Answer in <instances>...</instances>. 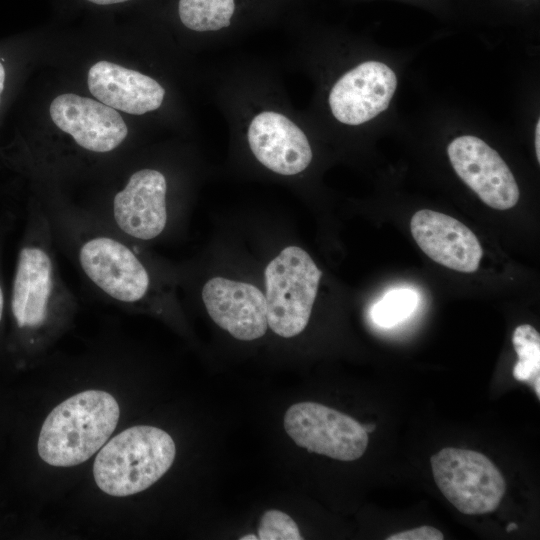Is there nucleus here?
<instances>
[{
	"instance_id": "obj_1",
	"label": "nucleus",
	"mask_w": 540,
	"mask_h": 540,
	"mask_svg": "<svg viewBox=\"0 0 540 540\" xmlns=\"http://www.w3.org/2000/svg\"><path fill=\"white\" fill-rule=\"evenodd\" d=\"M39 200L56 248L98 295L123 308L151 305L155 277L141 244L113 230L84 207L58 196Z\"/></svg>"
},
{
	"instance_id": "obj_2",
	"label": "nucleus",
	"mask_w": 540,
	"mask_h": 540,
	"mask_svg": "<svg viewBox=\"0 0 540 540\" xmlns=\"http://www.w3.org/2000/svg\"><path fill=\"white\" fill-rule=\"evenodd\" d=\"M56 245L41 201L32 199L18 245L7 306L18 341L26 348L45 345L77 308L56 257Z\"/></svg>"
},
{
	"instance_id": "obj_3",
	"label": "nucleus",
	"mask_w": 540,
	"mask_h": 540,
	"mask_svg": "<svg viewBox=\"0 0 540 540\" xmlns=\"http://www.w3.org/2000/svg\"><path fill=\"white\" fill-rule=\"evenodd\" d=\"M120 416L116 399L102 390H86L58 404L40 430L37 450L55 467H71L94 455L115 430Z\"/></svg>"
},
{
	"instance_id": "obj_4",
	"label": "nucleus",
	"mask_w": 540,
	"mask_h": 540,
	"mask_svg": "<svg viewBox=\"0 0 540 540\" xmlns=\"http://www.w3.org/2000/svg\"><path fill=\"white\" fill-rule=\"evenodd\" d=\"M176 446L164 430L137 425L105 443L93 464L97 486L111 496H129L146 490L171 467Z\"/></svg>"
},
{
	"instance_id": "obj_5",
	"label": "nucleus",
	"mask_w": 540,
	"mask_h": 540,
	"mask_svg": "<svg viewBox=\"0 0 540 540\" xmlns=\"http://www.w3.org/2000/svg\"><path fill=\"white\" fill-rule=\"evenodd\" d=\"M165 175L152 168L130 173L123 185L104 200L84 206L124 237L139 243L159 238L167 229L170 211Z\"/></svg>"
},
{
	"instance_id": "obj_6",
	"label": "nucleus",
	"mask_w": 540,
	"mask_h": 540,
	"mask_svg": "<svg viewBox=\"0 0 540 540\" xmlns=\"http://www.w3.org/2000/svg\"><path fill=\"white\" fill-rule=\"evenodd\" d=\"M268 327L291 338L307 326L322 276L310 255L298 246L284 248L264 272Z\"/></svg>"
},
{
	"instance_id": "obj_7",
	"label": "nucleus",
	"mask_w": 540,
	"mask_h": 540,
	"mask_svg": "<svg viewBox=\"0 0 540 540\" xmlns=\"http://www.w3.org/2000/svg\"><path fill=\"white\" fill-rule=\"evenodd\" d=\"M433 478L444 497L461 513L481 515L496 510L506 482L484 454L446 447L430 458Z\"/></svg>"
},
{
	"instance_id": "obj_8",
	"label": "nucleus",
	"mask_w": 540,
	"mask_h": 540,
	"mask_svg": "<svg viewBox=\"0 0 540 540\" xmlns=\"http://www.w3.org/2000/svg\"><path fill=\"white\" fill-rule=\"evenodd\" d=\"M284 428L299 447L339 461L359 459L368 446L363 424L316 402L290 406L284 416Z\"/></svg>"
},
{
	"instance_id": "obj_9",
	"label": "nucleus",
	"mask_w": 540,
	"mask_h": 540,
	"mask_svg": "<svg viewBox=\"0 0 540 540\" xmlns=\"http://www.w3.org/2000/svg\"><path fill=\"white\" fill-rule=\"evenodd\" d=\"M456 174L491 208L507 210L520 197L516 180L502 157L482 139L465 135L447 148Z\"/></svg>"
},
{
	"instance_id": "obj_10",
	"label": "nucleus",
	"mask_w": 540,
	"mask_h": 540,
	"mask_svg": "<svg viewBox=\"0 0 540 540\" xmlns=\"http://www.w3.org/2000/svg\"><path fill=\"white\" fill-rule=\"evenodd\" d=\"M50 116L79 148L91 154L115 151L128 135L122 116L114 108L74 93L57 96L50 105Z\"/></svg>"
},
{
	"instance_id": "obj_11",
	"label": "nucleus",
	"mask_w": 540,
	"mask_h": 540,
	"mask_svg": "<svg viewBox=\"0 0 540 540\" xmlns=\"http://www.w3.org/2000/svg\"><path fill=\"white\" fill-rule=\"evenodd\" d=\"M397 87L395 73L382 62L366 61L332 87L329 105L341 123L359 125L385 111Z\"/></svg>"
},
{
	"instance_id": "obj_12",
	"label": "nucleus",
	"mask_w": 540,
	"mask_h": 540,
	"mask_svg": "<svg viewBox=\"0 0 540 540\" xmlns=\"http://www.w3.org/2000/svg\"><path fill=\"white\" fill-rule=\"evenodd\" d=\"M201 295L211 319L234 338L251 341L266 333L265 295L256 286L214 277L205 283Z\"/></svg>"
},
{
	"instance_id": "obj_13",
	"label": "nucleus",
	"mask_w": 540,
	"mask_h": 540,
	"mask_svg": "<svg viewBox=\"0 0 540 540\" xmlns=\"http://www.w3.org/2000/svg\"><path fill=\"white\" fill-rule=\"evenodd\" d=\"M411 234L433 261L463 273L478 270L483 250L466 225L444 213L423 209L410 221Z\"/></svg>"
},
{
	"instance_id": "obj_14",
	"label": "nucleus",
	"mask_w": 540,
	"mask_h": 540,
	"mask_svg": "<svg viewBox=\"0 0 540 540\" xmlns=\"http://www.w3.org/2000/svg\"><path fill=\"white\" fill-rule=\"evenodd\" d=\"M247 137L257 160L275 173L298 174L312 160V150L304 132L280 113L264 111L256 115Z\"/></svg>"
},
{
	"instance_id": "obj_15",
	"label": "nucleus",
	"mask_w": 540,
	"mask_h": 540,
	"mask_svg": "<svg viewBox=\"0 0 540 540\" xmlns=\"http://www.w3.org/2000/svg\"><path fill=\"white\" fill-rule=\"evenodd\" d=\"M87 83L100 102L133 115L158 109L165 95L164 88L153 78L105 60L89 69Z\"/></svg>"
},
{
	"instance_id": "obj_16",
	"label": "nucleus",
	"mask_w": 540,
	"mask_h": 540,
	"mask_svg": "<svg viewBox=\"0 0 540 540\" xmlns=\"http://www.w3.org/2000/svg\"><path fill=\"white\" fill-rule=\"evenodd\" d=\"M234 0H179L181 22L199 32L217 31L230 25Z\"/></svg>"
},
{
	"instance_id": "obj_17",
	"label": "nucleus",
	"mask_w": 540,
	"mask_h": 540,
	"mask_svg": "<svg viewBox=\"0 0 540 540\" xmlns=\"http://www.w3.org/2000/svg\"><path fill=\"white\" fill-rule=\"evenodd\" d=\"M512 343L518 356L513 368V376L518 381L527 382L534 388L540 399V335L529 324L515 328Z\"/></svg>"
},
{
	"instance_id": "obj_18",
	"label": "nucleus",
	"mask_w": 540,
	"mask_h": 540,
	"mask_svg": "<svg viewBox=\"0 0 540 540\" xmlns=\"http://www.w3.org/2000/svg\"><path fill=\"white\" fill-rule=\"evenodd\" d=\"M417 301V294L410 289L391 290L373 306L372 319L381 327H392L414 311Z\"/></svg>"
},
{
	"instance_id": "obj_19",
	"label": "nucleus",
	"mask_w": 540,
	"mask_h": 540,
	"mask_svg": "<svg viewBox=\"0 0 540 540\" xmlns=\"http://www.w3.org/2000/svg\"><path fill=\"white\" fill-rule=\"evenodd\" d=\"M258 539L261 540H301L295 521L280 510L266 511L259 522Z\"/></svg>"
},
{
	"instance_id": "obj_20",
	"label": "nucleus",
	"mask_w": 540,
	"mask_h": 540,
	"mask_svg": "<svg viewBox=\"0 0 540 540\" xmlns=\"http://www.w3.org/2000/svg\"><path fill=\"white\" fill-rule=\"evenodd\" d=\"M11 215L8 212L0 211V325L3 322L5 310L7 307V292L5 289L3 275V248L6 234L10 228Z\"/></svg>"
},
{
	"instance_id": "obj_21",
	"label": "nucleus",
	"mask_w": 540,
	"mask_h": 540,
	"mask_svg": "<svg viewBox=\"0 0 540 540\" xmlns=\"http://www.w3.org/2000/svg\"><path fill=\"white\" fill-rule=\"evenodd\" d=\"M442 532L432 526H420L388 536L387 540H442Z\"/></svg>"
},
{
	"instance_id": "obj_22",
	"label": "nucleus",
	"mask_w": 540,
	"mask_h": 540,
	"mask_svg": "<svg viewBox=\"0 0 540 540\" xmlns=\"http://www.w3.org/2000/svg\"><path fill=\"white\" fill-rule=\"evenodd\" d=\"M7 70L4 64V59L0 58V107L2 103V96L6 88Z\"/></svg>"
},
{
	"instance_id": "obj_23",
	"label": "nucleus",
	"mask_w": 540,
	"mask_h": 540,
	"mask_svg": "<svg viewBox=\"0 0 540 540\" xmlns=\"http://www.w3.org/2000/svg\"><path fill=\"white\" fill-rule=\"evenodd\" d=\"M535 149L538 162H540V121H537L535 129Z\"/></svg>"
},
{
	"instance_id": "obj_24",
	"label": "nucleus",
	"mask_w": 540,
	"mask_h": 540,
	"mask_svg": "<svg viewBox=\"0 0 540 540\" xmlns=\"http://www.w3.org/2000/svg\"><path fill=\"white\" fill-rule=\"evenodd\" d=\"M87 1L97 4V5H112V4L123 3L129 0H87Z\"/></svg>"
},
{
	"instance_id": "obj_25",
	"label": "nucleus",
	"mask_w": 540,
	"mask_h": 540,
	"mask_svg": "<svg viewBox=\"0 0 540 540\" xmlns=\"http://www.w3.org/2000/svg\"><path fill=\"white\" fill-rule=\"evenodd\" d=\"M517 528H518L517 524L511 522V523H509V524L507 525L506 531H507V532H511V531H513V530H516Z\"/></svg>"
},
{
	"instance_id": "obj_26",
	"label": "nucleus",
	"mask_w": 540,
	"mask_h": 540,
	"mask_svg": "<svg viewBox=\"0 0 540 540\" xmlns=\"http://www.w3.org/2000/svg\"><path fill=\"white\" fill-rule=\"evenodd\" d=\"M241 540H257L258 537H256L255 535H246V536H243L240 538Z\"/></svg>"
}]
</instances>
